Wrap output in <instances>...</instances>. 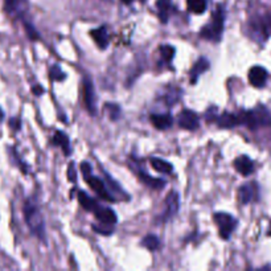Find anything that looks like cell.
I'll use <instances>...</instances> for the list:
<instances>
[{"instance_id":"4fadbf2b","label":"cell","mask_w":271,"mask_h":271,"mask_svg":"<svg viewBox=\"0 0 271 271\" xmlns=\"http://www.w3.org/2000/svg\"><path fill=\"white\" fill-rule=\"evenodd\" d=\"M94 214L103 225H114V223H117V214L110 208L98 207V209L94 212Z\"/></svg>"},{"instance_id":"83f0119b","label":"cell","mask_w":271,"mask_h":271,"mask_svg":"<svg viewBox=\"0 0 271 271\" xmlns=\"http://www.w3.org/2000/svg\"><path fill=\"white\" fill-rule=\"evenodd\" d=\"M65 73L61 71V67L58 65H53L51 67V78L54 81H62L65 78Z\"/></svg>"},{"instance_id":"d6a6232c","label":"cell","mask_w":271,"mask_h":271,"mask_svg":"<svg viewBox=\"0 0 271 271\" xmlns=\"http://www.w3.org/2000/svg\"><path fill=\"white\" fill-rule=\"evenodd\" d=\"M122 3H125V4H131L134 0H121ZM141 2H146V0H141Z\"/></svg>"},{"instance_id":"7c38bea8","label":"cell","mask_w":271,"mask_h":271,"mask_svg":"<svg viewBox=\"0 0 271 271\" xmlns=\"http://www.w3.org/2000/svg\"><path fill=\"white\" fill-rule=\"evenodd\" d=\"M217 126L220 128H233L239 125L238 114H232V112H222L217 117Z\"/></svg>"},{"instance_id":"603a6c76","label":"cell","mask_w":271,"mask_h":271,"mask_svg":"<svg viewBox=\"0 0 271 271\" xmlns=\"http://www.w3.org/2000/svg\"><path fill=\"white\" fill-rule=\"evenodd\" d=\"M187 4H188V10L196 13V15L204 13L207 10V2L205 0H187Z\"/></svg>"},{"instance_id":"ba28073f","label":"cell","mask_w":271,"mask_h":271,"mask_svg":"<svg viewBox=\"0 0 271 271\" xmlns=\"http://www.w3.org/2000/svg\"><path fill=\"white\" fill-rule=\"evenodd\" d=\"M179 126L184 130L196 131L200 127V122H198V117L195 111L192 110H183L179 114Z\"/></svg>"},{"instance_id":"52a82bcc","label":"cell","mask_w":271,"mask_h":271,"mask_svg":"<svg viewBox=\"0 0 271 271\" xmlns=\"http://www.w3.org/2000/svg\"><path fill=\"white\" fill-rule=\"evenodd\" d=\"M85 180H86L87 184L90 185V188L96 192L99 197L105 198V200H107V201L117 200V198L112 197L111 193L107 191V185H106L101 179H98V177H96V176H93V173L92 175L86 176V177H85Z\"/></svg>"},{"instance_id":"484cf974","label":"cell","mask_w":271,"mask_h":271,"mask_svg":"<svg viewBox=\"0 0 271 271\" xmlns=\"http://www.w3.org/2000/svg\"><path fill=\"white\" fill-rule=\"evenodd\" d=\"M159 52H160V56H162V58L166 62H169V61L172 60L173 57H175V48L173 47H171V45H162L159 48Z\"/></svg>"},{"instance_id":"30bf717a","label":"cell","mask_w":271,"mask_h":271,"mask_svg":"<svg viewBox=\"0 0 271 271\" xmlns=\"http://www.w3.org/2000/svg\"><path fill=\"white\" fill-rule=\"evenodd\" d=\"M267 71L262 66H253L249 72V82L254 87H263L267 82Z\"/></svg>"},{"instance_id":"cb8c5ba5","label":"cell","mask_w":271,"mask_h":271,"mask_svg":"<svg viewBox=\"0 0 271 271\" xmlns=\"http://www.w3.org/2000/svg\"><path fill=\"white\" fill-rule=\"evenodd\" d=\"M142 245H143L144 247H147L148 250H151V252H155V250L159 249L160 239L159 237H156L155 234H148V236H146L143 238Z\"/></svg>"},{"instance_id":"4316f807","label":"cell","mask_w":271,"mask_h":271,"mask_svg":"<svg viewBox=\"0 0 271 271\" xmlns=\"http://www.w3.org/2000/svg\"><path fill=\"white\" fill-rule=\"evenodd\" d=\"M180 98V90L179 89H172L169 87L168 92H166L164 94V102L167 105H173V103L177 102V99Z\"/></svg>"},{"instance_id":"6da1fadb","label":"cell","mask_w":271,"mask_h":271,"mask_svg":"<svg viewBox=\"0 0 271 271\" xmlns=\"http://www.w3.org/2000/svg\"><path fill=\"white\" fill-rule=\"evenodd\" d=\"M239 125H245L250 130L261 127H271V112L265 106H257L249 111H241L238 114Z\"/></svg>"},{"instance_id":"7a4b0ae2","label":"cell","mask_w":271,"mask_h":271,"mask_svg":"<svg viewBox=\"0 0 271 271\" xmlns=\"http://www.w3.org/2000/svg\"><path fill=\"white\" fill-rule=\"evenodd\" d=\"M24 217H26V222L29 227L31 232L37 237L38 239L44 241L45 239V225L42 220V214L38 209L37 205L35 204L33 200H27L24 205Z\"/></svg>"},{"instance_id":"1f68e13d","label":"cell","mask_w":271,"mask_h":271,"mask_svg":"<svg viewBox=\"0 0 271 271\" xmlns=\"http://www.w3.org/2000/svg\"><path fill=\"white\" fill-rule=\"evenodd\" d=\"M33 93H35L36 96H41L42 93H44V89L41 86H35L33 87Z\"/></svg>"},{"instance_id":"4dcf8cb0","label":"cell","mask_w":271,"mask_h":271,"mask_svg":"<svg viewBox=\"0 0 271 271\" xmlns=\"http://www.w3.org/2000/svg\"><path fill=\"white\" fill-rule=\"evenodd\" d=\"M81 172L83 173V177L92 175V167L87 162H82L81 163Z\"/></svg>"},{"instance_id":"f546056e","label":"cell","mask_w":271,"mask_h":271,"mask_svg":"<svg viewBox=\"0 0 271 271\" xmlns=\"http://www.w3.org/2000/svg\"><path fill=\"white\" fill-rule=\"evenodd\" d=\"M67 179H69V182H76V169H74V163H71L69 164V167H67Z\"/></svg>"},{"instance_id":"5b68a950","label":"cell","mask_w":271,"mask_h":271,"mask_svg":"<svg viewBox=\"0 0 271 271\" xmlns=\"http://www.w3.org/2000/svg\"><path fill=\"white\" fill-rule=\"evenodd\" d=\"M83 102H85V107L90 115L97 114L96 90H94V85L90 78H85L83 81Z\"/></svg>"},{"instance_id":"7402d4cb","label":"cell","mask_w":271,"mask_h":271,"mask_svg":"<svg viewBox=\"0 0 271 271\" xmlns=\"http://www.w3.org/2000/svg\"><path fill=\"white\" fill-rule=\"evenodd\" d=\"M27 2L26 0H6V7L7 10L10 11L11 13H21L22 11L26 10Z\"/></svg>"},{"instance_id":"9a60e30c","label":"cell","mask_w":271,"mask_h":271,"mask_svg":"<svg viewBox=\"0 0 271 271\" xmlns=\"http://www.w3.org/2000/svg\"><path fill=\"white\" fill-rule=\"evenodd\" d=\"M151 123L157 130H167L172 126L173 119L169 114H152L150 117Z\"/></svg>"},{"instance_id":"277c9868","label":"cell","mask_w":271,"mask_h":271,"mask_svg":"<svg viewBox=\"0 0 271 271\" xmlns=\"http://www.w3.org/2000/svg\"><path fill=\"white\" fill-rule=\"evenodd\" d=\"M214 222L218 227L220 236L223 239H229L237 227L236 218L233 216H230V214L223 213V212H218V213L214 214Z\"/></svg>"},{"instance_id":"44dd1931","label":"cell","mask_w":271,"mask_h":271,"mask_svg":"<svg viewBox=\"0 0 271 271\" xmlns=\"http://www.w3.org/2000/svg\"><path fill=\"white\" fill-rule=\"evenodd\" d=\"M157 11H159V17L162 22H167L169 19V12L172 10L171 0H157Z\"/></svg>"},{"instance_id":"836d02e7","label":"cell","mask_w":271,"mask_h":271,"mask_svg":"<svg viewBox=\"0 0 271 271\" xmlns=\"http://www.w3.org/2000/svg\"><path fill=\"white\" fill-rule=\"evenodd\" d=\"M268 236H271V225H270V228H268Z\"/></svg>"},{"instance_id":"2e32d148","label":"cell","mask_w":271,"mask_h":271,"mask_svg":"<svg viewBox=\"0 0 271 271\" xmlns=\"http://www.w3.org/2000/svg\"><path fill=\"white\" fill-rule=\"evenodd\" d=\"M93 40L96 41V44L98 45L101 49H106L108 45V35H107V29L105 26L99 27L98 29H94L90 32Z\"/></svg>"},{"instance_id":"ffe728a7","label":"cell","mask_w":271,"mask_h":271,"mask_svg":"<svg viewBox=\"0 0 271 271\" xmlns=\"http://www.w3.org/2000/svg\"><path fill=\"white\" fill-rule=\"evenodd\" d=\"M151 166H152V168L155 169L156 172L164 173V175H166V173H171L173 171V167L171 163L159 159V157H152V159H151Z\"/></svg>"},{"instance_id":"3957f363","label":"cell","mask_w":271,"mask_h":271,"mask_svg":"<svg viewBox=\"0 0 271 271\" xmlns=\"http://www.w3.org/2000/svg\"><path fill=\"white\" fill-rule=\"evenodd\" d=\"M223 22H225V10L222 6H217L216 11L213 12L212 21L207 24L200 32L201 37L209 40V41L218 42L222 37Z\"/></svg>"},{"instance_id":"8fae6325","label":"cell","mask_w":271,"mask_h":271,"mask_svg":"<svg viewBox=\"0 0 271 271\" xmlns=\"http://www.w3.org/2000/svg\"><path fill=\"white\" fill-rule=\"evenodd\" d=\"M234 168L237 169V172H239L242 176H249L254 171V162L249 156L242 155V156L237 157L234 160Z\"/></svg>"},{"instance_id":"f1b7e54d","label":"cell","mask_w":271,"mask_h":271,"mask_svg":"<svg viewBox=\"0 0 271 271\" xmlns=\"http://www.w3.org/2000/svg\"><path fill=\"white\" fill-rule=\"evenodd\" d=\"M92 228L94 232H97V233L99 234H105V236H110V234L112 233L111 228H105V229H103V228H99L98 225H93Z\"/></svg>"},{"instance_id":"d6986e66","label":"cell","mask_w":271,"mask_h":271,"mask_svg":"<svg viewBox=\"0 0 271 271\" xmlns=\"http://www.w3.org/2000/svg\"><path fill=\"white\" fill-rule=\"evenodd\" d=\"M138 176H139V179H141L142 183H144L147 187H151V188L162 189L164 188V185H166V182H164V180L151 177L148 173L143 172V171H139V172H138Z\"/></svg>"},{"instance_id":"9c48e42d","label":"cell","mask_w":271,"mask_h":271,"mask_svg":"<svg viewBox=\"0 0 271 271\" xmlns=\"http://www.w3.org/2000/svg\"><path fill=\"white\" fill-rule=\"evenodd\" d=\"M180 208V200H179V195L176 193L175 191L171 192L168 196H167L166 200V211L163 213L162 220L163 221H168L171 220L173 216L177 214Z\"/></svg>"},{"instance_id":"8992f818","label":"cell","mask_w":271,"mask_h":271,"mask_svg":"<svg viewBox=\"0 0 271 271\" xmlns=\"http://www.w3.org/2000/svg\"><path fill=\"white\" fill-rule=\"evenodd\" d=\"M259 195L258 184L257 183H247L239 187L238 200L242 204H249L253 200H257Z\"/></svg>"},{"instance_id":"d4e9b609","label":"cell","mask_w":271,"mask_h":271,"mask_svg":"<svg viewBox=\"0 0 271 271\" xmlns=\"http://www.w3.org/2000/svg\"><path fill=\"white\" fill-rule=\"evenodd\" d=\"M103 110L106 111V114L110 117L111 121H117V119L121 117V107L118 105H115V103H106Z\"/></svg>"},{"instance_id":"e0dca14e","label":"cell","mask_w":271,"mask_h":271,"mask_svg":"<svg viewBox=\"0 0 271 271\" xmlns=\"http://www.w3.org/2000/svg\"><path fill=\"white\" fill-rule=\"evenodd\" d=\"M78 201H80V204L82 205V208L85 209V211L93 212V213H94V212H96L99 207V205L97 204V201L94 200V198L90 197L86 192H83V191L78 192Z\"/></svg>"},{"instance_id":"ac0fdd59","label":"cell","mask_w":271,"mask_h":271,"mask_svg":"<svg viewBox=\"0 0 271 271\" xmlns=\"http://www.w3.org/2000/svg\"><path fill=\"white\" fill-rule=\"evenodd\" d=\"M53 144L54 146H60L62 150H64L65 155L69 156L71 155V142H69V138L65 132L62 131H57L56 135L53 137Z\"/></svg>"},{"instance_id":"5bb4252c","label":"cell","mask_w":271,"mask_h":271,"mask_svg":"<svg viewBox=\"0 0 271 271\" xmlns=\"http://www.w3.org/2000/svg\"><path fill=\"white\" fill-rule=\"evenodd\" d=\"M209 66H211V64H209V61L207 60L205 57H201L200 60L196 62L195 65H193V67H192L191 73H189V78H191V82L195 85L196 82H197L198 77L201 76V74H204L205 72L209 69Z\"/></svg>"}]
</instances>
